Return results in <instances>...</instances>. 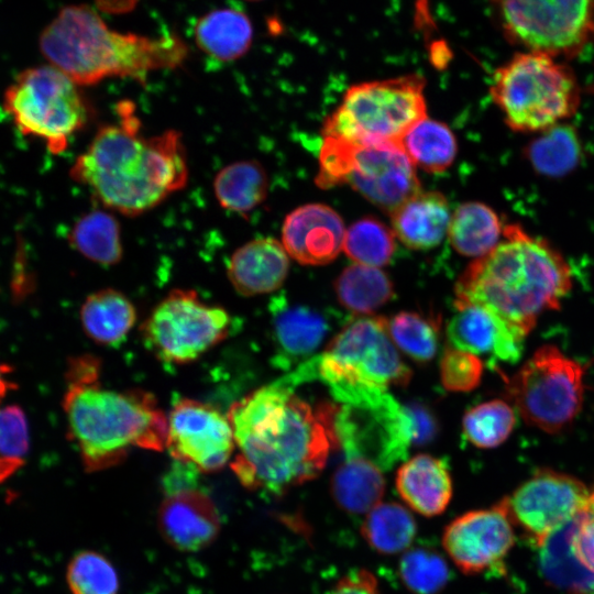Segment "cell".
I'll list each match as a JSON object with an SVG mask.
<instances>
[{
	"label": "cell",
	"instance_id": "cell-1",
	"mask_svg": "<svg viewBox=\"0 0 594 594\" xmlns=\"http://www.w3.org/2000/svg\"><path fill=\"white\" fill-rule=\"evenodd\" d=\"M278 380L233 403L231 469L249 490L280 495L319 475L339 447L337 403H309Z\"/></svg>",
	"mask_w": 594,
	"mask_h": 594
},
{
	"label": "cell",
	"instance_id": "cell-2",
	"mask_svg": "<svg viewBox=\"0 0 594 594\" xmlns=\"http://www.w3.org/2000/svg\"><path fill=\"white\" fill-rule=\"evenodd\" d=\"M116 110L119 121L98 129L69 174L106 208L133 217L186 186L187 156L177 130L145 136L134 103L120 101Z\"/></svg>",
	"mask_w": 594,
	"mask_h": 594
},
{
	"label": "cell",
	"instance_id": "cell-3",
	"mask_svg": "<svg viewBox=\"0 0 594 594\" xmlns=\"http://www.w3.org/2000/svg\"><path fill=\"white\" fill-rule=\"evenodd\" d=\"M100 369L92 355L72 359L63 398L69 437L88 472L118 465L134 448L162 451L167 436V417L155 397L103 387Z\"/></svg>",
	"mask_w": 594,
	"mask_h": 594
},
{
	"label": "cell",
	"instance_id": "cell-4",
	"mask_svg": "<svg viewBox=\"0 0 594 594\" xmlns=\"http://www.w3.org/2000/svg\"><path fill=\"white\" fill-rule=\"evenodd\" d=\"M503 237L465 268L455 299L485 306L528 334L542 312L559 308L572 286L571 272L554 249L519 226H506Z\"/></svg>",
	"mask_w": 594,
	"mask_h": 594
},
{
	"label": "cell",
	"instance_id": "cell-5",
	"mask_svg": "<svg viewBox=\"0 0 594 594\" xmlns=\"http://www.w3.org/2000/svg\"><path fill=\"white\" fill-rule=\"evenodd\" d=\"M40 50L50 65L78 86L112 77L144 84L150 73L175 69L188 56V47L179 36L117 32L86 4L64 7L42 31Z\"/></svg>",
	"mask_w": 594,
	"mask_h": 594
},
{
	"label": "cell",
	"instance_id": "cell-6",
	"mask_svg": "<svg viewBox=\"0 0 594 594\" xmlns=\"http://www.w3.org/2000/svg\"><path fill=\"white\" fill-rule=\"evenodd\" d=\"M411 370L399 356L383 317H360L346 323L323 352L298 365L283 381L295 387L315 380L332 397L359 389H386L409 383Z\"/></svg>",
	"mask_w": 594,
	"mask_h": 594
},
{
	"label": "cell",
	"instance_id": "cell-7",
	"mask_svg": "<svg viewBox=\"0 0 594 594\" xmlns=\"http://www.w3.org/2000/svg\"><path fill=\"white\" fill-rule=\"evenodd\" d=\"M490 91L506 124L519 132L544 131L571 117L580 102L572 70L556 57L531 51L498 67Z\"/></svg>",
	"mask_w": 594,
	"mask_h": 594
},
{
	"label": "cell",
	"instance_id": "cell-8",
	"mask_svg": "<svg viewBox=\"0 0 594 594\" xmlns=\"http://www.w3.org/2000/svg\"><path fill=\"white\" fill-rule=\"evenodd\" d=\"M316 183L321 188L348 184L389 215L420 190L415 165L400 143L336 136H323Z\"/></svg>",
	"mask_w": 594,
	"mask_h": 594
},
{
	"label": "cell",
	"instance_id": "cell-9",
	"mask_svg": "<svg viewBox=\"0 0 594 594\" xmlns=\"http://www.w3.org/2000/svg\"><path fill=\"white\" fill-rule=\"evenodd\" d=\"M418 74L351 86L341 105L323 123L322 135L352 142H395L427 117Z\"/></svg>",
	"mask_w": 594,
	"mask_h": 594
},
{
	"label": "cell",
	"instance_id": "cell-10",
	"mask_svg": "<svg viewBox=\"0 0 594 594\" xmlns=\"http://www.w3.org/2000/svg\"><path fill=\"white\" fill-rule=\"evenodd\" d=\"M3 109L22 134L41 139L52 154L63 153L91 118L79 86L52 65L20 73L4 91Z\"/></svg>",
	"mask_w": 594,
	"mask_h": 594
},
{
	"label": "cell",
	"instance_id": "cell-11",
	"mask_svg": "<svg viewBox=\"0 0 594 594\" xmlns=\"http://www.w3.org/2000/svg\"><path fill=\"white\" fill-rule=\"evenodd\" d=\"M584 369L559 349L544 345L508 382L509 395L531 426L553 433L570 425L581 410Z\"/></svg>",
	"mask_w": 594,
	"mask_h": 594
},
{
	"label": "cell",
	"instance_id": "cell-12",
	"mask_svg": "<svg viewBox=\"0 0 594 594\" xmlns=\"http://www.w3.org/2000/svg\"><path fill=\"white\" fill-rule=\"evenodd\" d=\"M338 405L334 428L344 458H363L385 470L407 457L410 419L387 391L355 392Z\"/></svg>",
	"mask_w": 594,
	"mask_h": 594
},
{
	"label": "cell",
	"instance_id": "cell-13",
	"mask_svg": "<svg viewBox=\"0 0 594 594\" xmlns=\"http://www.w3.org/2000/svg\"><path fill=\"white\" fill-rule=\"evenodd\" d=\"M506 38L527 51L573 57L594 38V0H496Z\"/></svg>",
	"mask_w": 594,
	"mask_h": 594
},
{
	"label": "cell",
	"instance_id": "cell-14",
	"mask_svg": "<svg viewBox=\"0 0 594 594\" xmlns=\"http://www.w3.org/2000/svg\"><path fill=\"white\" fill-rule=\"evenodd\" d=\"M231 328L226 309L205 302L194 290L175 289L153 309L142 333L160 360L186 364L223 341Z\"/></svg>",
	"mask_w": 594,
	"mask_h": 594
},
{
	"label": "cell",
	"instance_id": "cell-15",
	"mask_svg": "<svg viewBox=\"0 0 594 594\" xmlns=\"http://www.w3.org/2000/svg\"><path fill=\"white\" fill-rule=\"evenodd\" d=\"M591 492L573 476L541 470L505 497L514 526L539 547L587 510Z\"/></svg>",
	"mask_w": 594,
	"mask_h": 594
},
{
	"label": "cell",
	"instance_id": "cell-16",
	"mask_svg": "<svg viewBox=\"0 0 594 594\" xmlns=\"http://www.w3.org/2000/svg\"><path fill=\"white\" fill-rule=\"evenodd\" d=\"M165 448L177 462L199 472L220 471L235 449L230 420L208 404L180 399L167 417Z\"/></svg>",
	"mask_w": 594,
	"mask_h": 594
},
{
	"label": "cell",
	"instance_id": "cell-17",
	"mask_svg": "<svg viewBox=\"0 0 594 594\" xmlns=\"http://www.w3.org/2000/svg\"><path fill=\"white\" fill-rule=\"evenodd\" d=\"M514 544V524L505 498L491 508L471 510L454 518L442 535L444 551L465 574L498 568Z\"/></svg>",
	"mask_w": 594,
	"mask_h": 594
},
{
	"label": "cell",
	"instance_id": "cell-18",
	"mask_svg": "<svg viewBox=\"0 0 594 594\" xmlns=\"http://www.w3.org/2000/svg\"><path fill=\"white\" fill-rule=\"evenodd\" d=\"M526 336L487 307L458 299L447 323V338L452 348L485 358L492 367L517 362Z\"/></svg>",
	"mask_w": 594,
	"mask_h": 594
},
{
	"label": "cell",
	"instance_id": "cell-19",
	"mask_svg": "<svg viewBox=\"0 0 594 594\" xmlns=\"http://www.w3.org/2000/svg\"><path fill=\"white\" fill-rule=\"evenodd\" d=\"M157 527L174 549L196 552L218 537L221 520L216 504L207 493L189 484L165 490L157 512Z\"/></svg>",
	"mask_w": 594,
	"mask_h": 594
},
{
	"label": "cell",
	"instance_id": "cell-20",
	"mask_svg": "<svg viewBox=\"0 0 594 594\" xmlns=\"http://www.w3.org/2000/svg\"><path fill=\"white\" fill-rule=\"evenodd\" d=\"M344 223L323 204H308L289 212L282 228V244L290 257L305 265H323L343 250Z\"/></svg>",
	"mask_w": 594,
	"mask_h": 594
},
{
	"label": "cell",
	"instance_id": "cell-21",
	"mask_svg": "<svg viewBox=\"0 0 594 594\" xmlns=\"http://www.w3.org/2000/svg\"><path fill=\"white\" fill-rule=\"evenodd\" d=\"M272 304L275 363L289 370L312 358L327 338L330 324L322 314L307 306L290 305L284 298Z\"/></svg>",
	"mask_w": 594,
	"mask_h": 594
},
{
	"label": "cell",
	"instance_id": "cell-22",
	"mask_svg": "<svg viewBox=\"0 0 594 594\" xmlns=\"http://www.w3.org/2000/svg\"><path fill=\"white\" fill-rule=\"evenodd\" d=\"M289 270V255L274 238H256L238 248L228 263V277L242 296L268 294L280 287Z\"/></svg>",
	"mask_w": 594,
	"mask_h": 594
},
{
	"label": "cell",
	"instance_id": "cell-23",
	"mask_svg": "<svg viewBox=\"0 0 594 594\" xmlns=\"http://www.w3.org/2000/svg\"><path fill=\"white\" fill-rule=\"evenodd\" d=\"M396 490L414 512L433 517L442 514L452 498V479L446 463L429 454H417L397 471Z\"/></svg>",
	"mask_w": 594,
	"mask_h": 594
},
{
	"label": "cell",
	"instance_id": "cell-24",
	"mask_svg": "<svg viewBox=\"0 0 594 594\" xmlns=\"http://www.w3.org/2000/svg\"><path fill=\"white\" fill-rule=\"evenodd\" d=\"M396 238L413 250H429L440 244L448 233L450 208L439 191H417L392 213Z\"/></svg>",
	"mask_w": 594,
	"mask_h": 594
},
{
	"label": "cell",
	"instance_id": "cell-25",
	"mask_svg": "<svg viewBox=\"0 0 594 594\" xmlns=\"http://www.w3.org/2000/svg\"><path fill=\"white\" fill-rule=\"evenodd\" d=\"M194 37L198 47L210 57L232 62L250 50L253 25L240 10L216 9L198 19L194 26Z\"/></svg>",
	"mask_w": 594,
	"mask_h": 594
},
{
	"label": "cell",
	"instance_id": "cell-26",
	"mask_svg": "<svg viewBox=\"0 0 594 594\" xmlns=\"http://www.w3.org/2000/svg\"><path fill=\"white\" fill-rule=\"evenodd\" d=\"M375 463L363 458H344L331 477L330 491L337 505L350 514H366L381 503L385 479Z\"/></svg>",
	"mask_w": 594,
	"mask_h": 594
},
{
	"label": "cell",
	"instance_id": "cell-27",
	"mask_svg": "<svg viewBox=\"0 0 594 594\" xmlns=\"http://www.w3.org/2000/svg\"><path fill=\"white\" fill-rule=\"evenodd\" d=\"M136 311L122 293L106 288L89 295L81 306L80 320L87 336L100 344H118L133 328Z\"/></svg>",
	"mask_w": 594,
	"mask_h": 594
},
{
	"label": "cell",
	"instance_id": "cell-28",
	"mask_svg": "<svg viewBox=\"0 0 594 594\" xmlns=\"http://www.w3.org/2000/svg\"><path fill=\"white\" fill-rule=\"evenodd\" d=\"M213 191L222 208L246 215L266 199L267 173L262 164L254 160L231 163L217 173Z\"/></svg>",
	"mask_w": 594,
	"mask_h": 594
},
{
	"label": "cell",
	"instance_id": "cell-29",
	"mask_svg": "<svg viewBox=\"0 0 594 594\" xmlns=\"http://www.w3.org/2000/svg\"><path fill=\"white\" fill-rule=\"evenodd\" d=\"M503 229L492 208L479 201H469L454 210L448 234L458 253L481 257L499 243Z\"/></svg>",
	"mask_w": 594,
	"mask_h": 594
},
{
	"label": "cell",
	"instance_id": "cell-30",
	"mask_svg": "<svg viewBox=\"0 0 594 594\" xmlns=\"http://www.w3.org/2000/svg\"><path fill=\"white\" fill-rule=\"evenodd\" d=\"M334 292L339 302L349 311L370 315L393 298L394 285L378 267L355 263L339 274Z\"/></svg>",
	"mask_w": 594,
	"mask_h": 594
},
{
	"label": "cell",
	"instance_id": "cell-31",
	"mask_svg": "<svg viewBox=\"0 0 594 594\" xmlns=\"http://www.w3.org/2000/svg\"><path fill=\"white\" fill-rule=\"evenodd\" d=\"M579 517L550 535L539 546L540 566L544 576L551 583L570 590L572 594H582L594 586V573L581 565L571 546Z\"/></svg>",
	"mask_w": 594,
	"mask_h": 594
},
{
	"label": "cell",
	"instance_id": "cell-32",
	"mask_svg": "<svg viewBox=\"0 0 594 594\" xmlns=\"http://www.w3.org/2000/svg\"><path fill=\"white\" fill-rule=\"evenodd\" d=\"M400 145L415 166L439 174L447 170L457 156L453 132L443 122L425 118L402 139Z\"/></svg>",
	"mask_w": 594,
	"mask_h": 594
},
{
	"label": "cell",
	"instance_id": "cell-33",
	"mask_svg": "<svg viewBox=\"0 0 594 594\" xmlns=\"http://www.w3.org/2000/svg\"><path fill=\"white\" fill-rule=\"evenodd\" d=\"M68 240L77 252L95 263L113 265L122 258L120 224L105 210H92L80 217Z\"/></svg>",
	"mask_w": 594,
	"mask_h": 594
},
{
	"label": "cell",
	"instance_id": "cell-34",
	"mask_svg": "<svg viewBox=\"0 0 594 594\" xmlns=\"http://www.w3.org/2000/svg\"><path fill=\"white\" fill-rule=\"evenodd\" d=\"M361 534L375 551L395 554L408 549L416 537L417 525L404 506L380 503L366 513Z\"/></svg>",
	"mask_w": 594,
	"mask_h": 594
},
{
	"label": "cell",
	"instance_id": "cell-35",
	"mask_svg": "<svg viewBox=\"0 0 594 594\" xmlns=\"http://www.w3.org/2000/svg\"><path fill=\"white\" fill-rule=\"evenodd\" d=\"M526 153L537 172L561 176L575 167L581 146L573 128L556 124L531 142Z\"/></svg>",
	"mask_w": 594,
	"mask_h": 594
},
{
	"label": "cell",
	"instance_id": "cell-36",
	"mask_svg": "<svg viewBox=\"0 0 594 594\" xmlns=\"http://www.w3.org/2000/svg\"><path fill=\"white\" fill-rule=\"evenodd\" d=\"M392 341L416 362L433 359L439 346L440 320L420 312L400 311L387 320Z\"/></svg>",
	"mask_w": 594,
	"mask_h": 594
},
{
	"label": "cell",
	"instance_id": "cell-37",
	"mask_svg": "<svg viewBox=\"0 0 594 594\" xmlns=\"http://www.w3.org/2000/svg\"><path fill=\"white\" fill-rule=\"evenodd\" d=\"M343 251L356 264L380 267L395 252V234L378 219L364 217L345 231Z\"/></svg>",
	"mask_w": 594,
	"mask_h": 594
},
{
	"label": "cell",
	"instance_id": "cell-38",
	"mask_svg": "<svg viewBox=\"0 0 594 594\" xmlns=\"http://www.w3.org/2000/svg\"><path fill=\"white\" fill-rule=\"evenodd\" d=\"M516 425L513 407L504 400L494 399L468 410L462 420L464 437L477 448H495L502 444Z\"/></svg>",
	"mask_w": 594,
	"mask_h": 594
},
{
	"label": "cell",
	"instance_id": "cell-39",
	"mask_svg": "<svg viewBox=\"0 0 594 594\" xmlns=\"http://www.w3.org/2000/svg\"><path fill=\"white\" fill-rule=\"evenodd\" d=\"M66 582L72 594H118V572L111 561L95 550L77 552L68 562Z\"/></svg>",
	"mask_w": 594,
	"mask_h": 594
},
{
	"label": "cell",
	"instance_id": "cell-40",
	"mask_svg": "<svg viewBox=\"0 0 594 594\" xmlns=\"http://www.w3.org/2000/svg\"><path fill=\"white\" fill-rule=\"evenodd\" d=\"M399 575L414 594H438L449 581L444 558L429 548L408 549L399 562Z\"/></svg>",
	"mask_w": 594,
	"mask_h": 594
},
{
	"label": "cell",
	"instance_id": "cell-41",
	"mask_svg": "<svg viewBox=\"0 0 594 594\" xmlns=\"http://www.w3.org/2000/svg\"><path fill=\"white\" fill-rule=\"evenodd\" d=\"M483 361L477 355L447 348L440 361V378L449 392H470L481 382Z\"/></svg>",
	"mask_w": 594,
	"mask_h": 594
},
{
	"label": "cell",
	"instance_id": "cell-42",
	"mask_svg": "<svg viewBox=\"0 0 594 594\" xmlns=\"http://www.w3.org/2000/svg\"><path fill=\"white\" fill-rule=\"evenodd\" d=\"M29 449L28 422L15 405L0 408V457L23 460Z\"/></svg>",
	"mask_w": 594,
	"mask_h": 594
},
{
	"label": "cell",
	"instance_id": "cell-43",
	"mask_svg": "<svg viewBox=\"0 0 594 594\" xmlns=\"http://www.w3.org/2000/svg\"><path fill=\"white\" fill-rule=\"evenodd\" d=\"M571 546L581 565L594 573V515L585 512L578 518Z\"/></svg>",
	"mask_w": 594,
	"mask_h": 594
},
{
	"label": "cell",
	"instance_id": "cell-44",
	"mask_svg": "<svg viewBox=\"0 0 594 594\" xmlns=\"http://www.w3.org/2000/svg\"><path fill=\"white\" fill-rule=\"evenodd\" d=\"M411 424L413 444H426L435 439L438 424L435 415L420 403L405 405Z\"/></svg>",
	"mask_w": 594,
	"mask_h": 594
},
{
	"label": "cell",
	"instance_id": "cell-45",
	"mask_svg": "<svg viewBox=\"0 0 594 594\" xmlns=\"http://www.w3.org/2000/svg\"><path fill=\"white\" fill-rule=\"evenodd\" d=\"M330 594H381L376 578L367 570H352L342 576Z\"/></svg>",
	"mask_w": 594,
	"mask_h": 594
},
{
	"label": "cell",
	"instance_id": "cell-46",
	"mask_svg": "<svg viewBox=\"0 0 594 594\" xmlns=\"http://www.w3.org/2000/svg\"><path fill=\"white\" fill-rule=\"evenodd\" d=\"M97 8L108 14L131 12L140 0H94Z\"/></svg>",
	"mask_w": 594,
	"mask_h": 594
},
{
	"label": "cell",
	"instance_id": "cell-47",
	"mask_svg": "<svg viewBox=\"0 0 594 594\" xmlns=\"http://www.w3.org/2000/svg\"><path fill=\"white\" fill-rule=\"evenodd\" d=\"M23 460L0 457V484L8 480L18 469H20Z\"/></svg>",
	"mask_w": 594,
	"mask_h": 594
},
{
	"label": "cell",
	"instance_id": "cell-48",
	"mask_svg": "<svg viewBox=\"0 0 594 594\" xmlns=\"http://www.w3.org/2000/svg\"><path fill=\"white\" fill-rule=\"evenodd\" d=\"M11 369L0 363V403L4 396L14 387L12 381L9 380Z\"/></svg>",
	"mask_w": 594,
	"mask_h": 594
},
{
	"label": "cell",
	"instance_id": "cell-49",
	"mask_svg": "<svg viewBox=\"0 0 594 594\" xmlns=\"http://www.w3.org/2000/svg\"><path fill=\"white\" fill-rule=\"evenodd\" d=\"M587 513L594 515V490L590 494L588 505H587Z\"/></svg>",
	"mask_w": 594,
	"mask_h": 594
},
{
	"label": "cell",
	"instance_id": "cell-50",
	"mask_svg": "<svg viewBox=\"0 0 594 594\" xmlns=\"http://www.w3.org/2000/svg\"><path fill=\"white\" fill-rule=\"evenodd\" d=\"M582 594H594V586Z\"/></svg>",
	"mask_w": 594,
	"mask_h": 594
},
{
	"label": "cell",
	"instance_id": "cell-51",
	"mask_svg": "<svg viewBox=\"0 0 594 594\" xmlns=\"http://www.w3.org/2000/svg\"><path fill=\"white\" fill-rule=\"evenodd\" d=\"M248 1H261V0H248Z\"/></svg>",
	"mask_w": 594,
	"mask_h": 594
}]
</instances>
